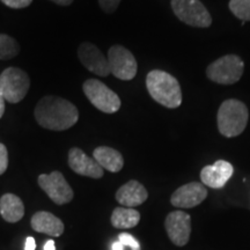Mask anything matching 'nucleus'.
Wrapping results in <instances>:
<instances>
[{
    "instance_id": "obj_1",
    "label": "nucleus",
    "mask_w": 250,
    "mask_h": 250,
    "mask_svg": "<svg viewBox=\"0 0 250 250\" xmlns=\"http://www.w3.org/2000/svg\"><path fill=\"white\" fill-rule=\"evenodd\" d=\"M34 115L41 126L52 131L68 130L79 120V111L76 105L66 99L55 95L41 99Z\"/></svg>"
},
{
    "instance_id": "obj_2",
    "label": "nucleus",
    "mask_w": 250,
    "mask_h": 250,
    "mask_svg": "<svg viewBox=\"0 0 250 250\" xmlns=\"http://www.w3.org/2000/svg\"><path fill=\"white\" fill-rule=\"evenodd\" d=\"M146 87L155 102L166 108H179L182 103V90L179 81L171 74L153 70L146 78Z\"/></svg>"
},
{
    "instance_id": "obj_3",
    "label": "nucleus",
    "mask_w": 250,
    "mask_h": 250,
    "mask_svg": "<svg viewBox=\"0 0 250 250\" xmlns=\"http://www.w3.org/2000/svg\"><path fill=\"white\" fill-rule=\"evenodd\" d=\"M249 120V111L245 103L235 99L226 100L218 110V129L227 138L240 136Z\"/></svg>"
},
{
    "instance_id": "obj_4",
    "label": "nucleus",
    "mask_w": 250,
    "mask_h": 250,
    "mask_svg": "<svg viewBox=\"0 0 250 250\" xmlns=\"http://www.w3.org/2000/svg\"><path fill=\"white\" fill-rule=\"evenodd\" d=\"M245 62L239 56L226 55L211 62L206 68V76L220 85H233L241 79Z\"/></svg>"
},
{
    "instance_id": "obj_5",
    "label": "nucleus",
    "mask_w": 250,
    "mask_h": 250,
    "mask_svg": "<svg viewBox=\"0 0 250 250\" xmlns=\"http://www.w3.org/2000/svg\"><path fill=\"white\" fill-rule=\"evenodd\" d=\"M29 87V76L21 68L8 67L0 74V93L9 103L22 101Z\"/></svg>"
},
{
    "instance_id": "obj_6",
    "label": "nucleus",
    "mask_w": 250,
    "mask_h": 250,
    "mask_svg": "<svg viewBox=\"0 0 250 250\" xmlns=\"http://www.w3.org/2000/svg\"><path fill=\"white\" fill-rule=\"evenodd\" d=\"M83 89L89 102L105 114H115L121 108V99L114 90L96 79H88L83 83Z\"/></svg>"
},
{
    "instance_id": "obj_7",
    "label": "nucleus",
    "mask_w": 250,
    "mask_h": 250,
    "mask_svg": "<svg viewBox=\"0 0 250 250\" xmlns=\"http://www.w3.org/2000/svg\"><path fill=\"white\" fill-rule=\"evenodd\" d=\"M174 14L182 22L191 27L208 28L212 23V17L201 0H171Z\"/></svg>"
},
{
    "instance_id": "obj_8",
    "label": "nucleus",
    "mask_w": 250,
    "mask_h": 250,
    "mask_svg": "<svg viewBox=\"0 0 250 250\" xmlns=\"http://www.w3.org/2000/svg\"><path fill=\"white\" fill-rule=\"evenodd\" d=\"M108 62L110 73L121 80H132L138 71L132 52L122 45H112L109 49Z\"/></svg>"
},
{
    "instance_id": "obj_9",
    "label": "nucleus",
    "mask_w": 250,
    "mask_h": 250,
    "mask_svg": "<svg viewBox=\"0 0 250 250\" xmlns=\"http://www.w3.org/2000/svg\"><path fill=\"white\" fill-rule=\"evenodd\" d=\"M39 186L55 204L64 205L73 199V190L61 171L42 174L39 176Z\"/></svg>"
},
{
    "instance_id": "obj_10",
    "label": "nucleus",
    "mask_w": 250,
    "mask_h": 250,
    "mask_svg": "<svg viewBox=\"0 0 250 250\" xmlns=\"http://www.w3.org/2000/svg\"><path fill=\"white\" fill-rule=\"evenodd\" d=\"M165 227L174 245L183 247L189 242L191 233V218L186 212H170L166 218Z\"/></svg>"
},
{
    "instance_id": "obj_11",
    "label": "nucleus",
    "mask_w": 250,
    "mask_h": 250,
    "mask_svg": "<svg viewBox=\"0 0 250 250\" xmlns=\"http://www.w3.org/2000/svg\"><path fill=\"white\" fill-rule=\"evenodd\" d=\"M78 57L81 64L93 73L100 77H108L110 74L108 58H105L101 50L93 43H81L78 49Z\"/></svg>"
},
{
    "instance_id": "obj_12",
    "label": "nucleus",
    "mask_w": 250,
    "mask_h": 250,
    "mask_svg": "<svg viewBox=\"0 0 250 250\" xmlns=\"http://www.w3.org/2000/svg\"><path fill=\"white\" fill-rule=\"evenodd\" d=\"M208 197V189L203 183L191 182L180 187L170 197V203L175 208H191L204 202Z\"/></svg>"
},
{
    "instance_id": "obj_13",
    "label": "nucleus",
    "mask_w": 250,
    "mask_h": 250,
    "mask_svg": "<svg viewBox=\"0 0 250 250\" xmlns=\"http://www.w3.org/2000/svg\"><path fill=\"white\" fill-rule=\"evenodd\" d=\"M68 166L74 173L81 176L101 179L103 176V168L94 158H89L83 149L73 147L68 152Z\"/></svg>"
},
{
    "instance_id": "obj_14",
    "label": "nucleus",
    "mask_w": 250,
    "mask_h": 250,
    "mask_svg": "<svg viewBox=\"0 0 250 250\" xmlns=\"http://www.w3.org/2000/svg\"><path fill=\"white\" fill-rule=\"evenodd\" d=\"M234 168L232 164L225 160H218L213 165L206 166L201 171L202 183L206 187L220 189L224 188L232 177Z\"/></svg>"
},
{
    "instance_id": "obj_15",
    "label": "nucleus",
    "mask_w": 250,
    "mask_h": 250,
    "mask_svg": "<svg viewBox=\"0 0 250 250\" xmlns=\"http://www.w3.org/2000/svg\"><path fill=\"white\" fill-rule=\"evenodd\" d=\"M147 190L138 181L131 180L122 186L116 192V201L125 208H134L142 205L147 199Z\"/></svg>"
},
{
    "instance_id": "obj_16",
    "label": "nucleus",
    "mask_w": 250,
    "mask_h": 250,
    "mask_svg": "<svg viewBox=\"0 0 250 250\" xmlns=\"http://www.w3.org/2000/svg\"><path fill=\"white\" fill-rule=\"evenodd\" d=\"M31 227L39 233H44L46 235L58 237L64 233V224L58 217L50 212H36L31 218Z\"/></svg>"
},
{
    "instance_id": "obj_17",
    "label": "nucleus",
    "mask_w": 250,
    "mask_h": 250,
    "mask_svg": "<svg viewBox=\"0 0 250 250\" xmlns=\"http://www.w3.org/2000/svg\"><path fill=\"white\" fill-rule=\"evenodd\" d=\"M93 158L102 168L111 173H118L124 166V159L116 149L108 146H100L93 152Z\"/></svg>"
},
{
    "instance_id": "obj_18",
    "label": "nucleus",
    "mask_w": 250,
    "mask_h": 250,
    "mask_svg": "<svg viewBox=\"0 0 250 250\" xmlns=\"http://www.w3.org/2000/svg\"><path fill=\"white\" fill-rule=\"evenodd\" d=\"M0 214L7 223H18L24 215L22 201L13 193H5L0 198Z\"/></svg>"
},
{
    "instance_id": "obj_19",
    "label": "nucleus",
    "mask_w": 250,
    "mask_h": 250,
    "mask_svg": "<svg viewBox=\"0 0 250 250\" xmlns=\"http://www.w3.org/2000/svg\"><path fill=\"white\" fill-rule=\"evenodd\" d=\"M140 221V213L131 208H116L111 214V224L118 229L136 227Z\"/></svg>"
},
{
    "instance_id": "obj_20",
    "label": "nucleus",
    "mask_w": 250,
    "mask_h": 250,
    "mask_svg": "<svg viewBox=\"0 0 250 250\" xmlns=\"http://www.w3.org/2000/svg\"><path fill=\"white\" fill-rule=\"evenodd\" d=\"M20 46L13 37L0 34V61H7L17 57Z\"/></svg>"
},
{
    "instance_id": "obj_21",
    "label": "nucleus",
    "mask_w": 250,
    "mask_h": 250,
    "mask_svg": "<svg viewBox=\"0 0 250 250\" xmlns=\"http://www.w3.org/2000/svg\"><path fill=\"white\" fill-rule=\"evenodd\" d=\"M228 7L237 19L250 21V0H230Z\"/></svg>"
},
{
    "instance_id": "obj_22",
    "label": "nucleus",
    "mask_w": 250,
    "mask_h": 250,
    "mask_svg": "<svg viewBox=\"0 0 250 250\" xmlns=\"http://www.w3.org/2000/svg\"><path fill=\"white\" fill-rule=\"evenodd\" d=\"M118 241L124 247H130L131 250H140V245L136 237L131 235L129 233H121L118 235Z\"/></svg>"
},
{
    "instance_id": "obj_23",
    "label": "nucleus",
    "mask_w": 250,
    "mask_h": 250,
    "mask_svg": "<svg viewBox=\"0 0 250 250\" xmlns=\"http://www.w3.org/2000/svg\"><path fill=\"white\" fill-rule=\"evenodd\" d=\"M122 0H99L100 7H101L105 13H114L116 11L118 5Z\"/></svg>"
},
{
    "instance_id": "obj_24",
    "label": "nucleus",
    "mask_w": 250,
    "mask_h": 250,
    "mask_svg": "<svg viewBox=\"0 0 250 250\" xmlns=\"http://www.w3.org/2000/svg\"><path fill=\"white\" fill-rule=\"evenodd\" d=\"M8 167V152L4 144L0 143V175H2Z\"/></svg>"
},
{
    "instance_id": "obj_25",
    "label": "nucleus",
    "mask_w": 250,
    "mask_h": 250,
    "mask_svg": "<svg viewBox=\"0 0 250 250\" xmlns=\"http://www.w3.org/2000/svg\"><path fill=\"white\" fill-rule=\"evenodd\" d=\"M0 1L11 8L20 9L28 7L33 2V0H0Z\"/></svg>"
},
{
    "instance_id": "obj_26",
    "label": "nucleus",
    "mask_w": 250,
    "mask_h": 250,
    "mask_svg": "<svg viewBox=\"0 0 250 250\" xmlns=\"http://www.w3.org/2000/svg\"><path fill=\"white\" fill-rule=\"evenodd\" d=\"M36 249V242L33 236L27 237L26 246H24V250H35Z\"/></svg>"
},
{
    "instance_id": "obj_27",
    "label": "nucleus",
    "mask_w": 250,
    "mask_h": 250,
    "mask_svg": "<svg viewBox=\"0 0 250 250\" xmlns=\"http://www.w3.org/2000/svg\"><path fill=\"white\" fill-rule=\"evenodd\" d=\"M44 250H56V245L54 240H48L44 245Z\"/></svg>"
},
{
    "instance_id": "obj_28",
    "label": "nucleus",
    "mask_w": 250,
    "mask_h": 250,
    "mask_svg": "<svg viewBox=\"0 0 250 250\" xmlns=\"http://www.w3.org/2000/svg\"><path fill=\"white\" fill-rule=\"evenodd\" d=\"M4 112H5V99L4 96L1 95V93H0V118L2 117Z\"/></svg>"
},
{
    "instance_id": "obj_29",
    "label": "nucleus",
    "mask_w": 250,
    "mask_h": 250,
    "mask_svg": "<svg viewBox=\"0 0 250 250\" xmlns=\"http://www.w3.org/2000/svg\"><path fill=\"white\" fill-rule=\"evenodd\" d=\"M51 1H54L55 4L59 6H68L73 2V0H51Z\"/></svg>"
},
{
    "instance_id": "obj_30",
    "label": "nucleus",
    "mask_w": 250,
    "mask_h": 250,
    "mask_svg": "<svg viewBox=\"0 0 250 250\" xmlns=\"http://www.w3.org/2000/svg\"><path fill=\"white\" fill-rule=\"evenodd\" d=\"M111 250H124V246L120 241L114 242L111 246Z\"/></svg>"
}]
</instances>
